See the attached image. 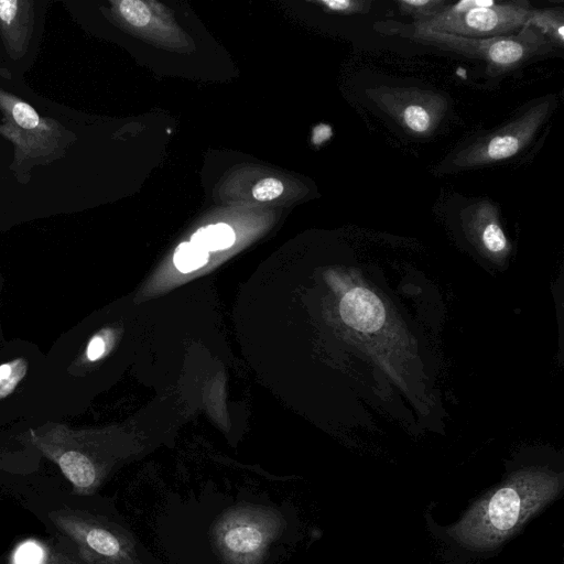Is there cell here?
<instances>
[{"instance_id":"cell-1","label":"cell","mask_w":564,"mask_h":564,"mask_svg":"<svg viewBox=\"0 0 564 564\" xmlns=\"http://www.w3.org/2000/svg\"><path fill=\"white\" fill-rule=\"evenodd\" d=\"M561 488L557 476L541 471H521L484 496L448 532L465 545L495 547L516 532Z\"/></svg>"},{"instance_id":"cell-14","label":"cell","mask_w":564,"mask_h":564,"mask_svg":"<svg viewBox=\"0 0 564 564\" xmlns=\"http://www.w3.org/2000/svg\"><path fill=\"white\" fill-rule=\"evenodd\" d=\"M11 564H77L58 550L36 541L25 542L17 549Z\"/></svg>"},{"instance_id":"cell-13","label":"cell","mask_w":564,"mask_h":564,"mask_svg":"<svg viewBox=\"0 0 564 564\" xmlns=\"http://www.w3.org/2000/svg\"><path fill=\"white\" fill-rule=\"evenodd\" d=\"M524 26H530L536 30L550 42V44L560 47L563 46L564 11L562 8H532Z\"/></svg>"},{"instance_id":"cell-12","label":"cell","mask_w":564,"mask_h":564,"mask_svg":"<svg viewBox=\"0 0 564 564\" xmlns=\"http://www.w3.org/2000/svg\"><path fill=\"white\" fill-rule=\"evenodd\" d=\"M464 223L482 246L492 253H501L507 249L508 241L499 224L496 205L481 200L469 205L463 210Z\"/></svg>"},{"instance_id":"cell-7","label":"cell","mask_w":564,"mask_h":564,"mask_svg":"<svg viewBox=\"0 0 564 564\" xmlns=\"http://www.w3.org/2000/svg\"><path fill=\"white\" fill-rule=\"evenodd\" d=\"M0 110L4 122L0 133L15 147V158H48L62 147L64 128L55 120L41 117L19 97L0 88Z\"/></svg>"},{"instance_id":"cell-4","label":"cell","mask_w":564,"mask_h":564,"mask_svg":"<svg viewBox=\"0 0 564 564\" xmlns=\"http://www.w3.org/2000/svg\"><path fill=\"white\" fill-rule=\"evenodd\" d=\"M282 527L281 516L272 509L238 507L218 519L214 539L226 564H261Z\"/></svg>"},{"instance_id":"cell-21","label":"cell","mask_w":564,"mask_h":564,"mask_svg":"<svg viewBox=\"0 0 564 564\" xmlns=\"http://www.w3.org/2000/svg\"><path fill=\"white\" fill-rule=\"evenodd\" d=\"M283 192L282 183L274 177H265L259 181L252 188V195L261 202L272 200Z\"/></svg>"},{"instance_id":"cell-20","label":"cell","mask_w":564,"mask_h":564,"mask_svg":"<svg viewBox=\"0 0 564 564\" xmlns=\"http://www.w3.org/2000/svg\"><path fill=\"white\" fill-rule=\"evenodd\" d=\"M327 10L351 14L367 13L371 9L372 2L369 0H330L322 1Z\"/></svg>"},{"instance_id":"cell-9","label":"cell","mask_w":564,"mask_h":564,"mask_svg":"<svg viewBox=\"0 0 564 564\" xmlns=\"http://www.w3.org/2000/svg\"><path fill=\"white\" fill-rule=\"evenodd\" d=\"M37 446L61 469L76 495H91L100 484L96 462L85 451L66 442L40 441Z\"/></svg>"},{"instance_id":"cell-6","label":"cell","mask_w":564,"mask_h":564,"mask_svg":"<svg viewBox=\"0 0 564 564\" xmlns=\"http://www.w3.org/2000/svg\"><path fill=\"white\" fill-rule=\"evenodd\" d=\"M552 102L543 100L491 133L478 138L453 158L457 169L479 167L514 156L534 138L550 115Z\"/></svg>"},{"instance_id":"cell-3","label":"cell","mask_w":564,"mask_h":564,"mask_svg":"<svg viewBox=\"0 0 564 564\" xmlns=\"http://www.w3.org/2000/svg\"><path fill=\"white\" fill-rule=\"evenodd\" d=\"M532 7L528 1L497 2L463 0L448 4L440 14L413 25L464 37L506 36L525 25Z\"/></svg>"},{"instance_id":"cell-15","label":"cell","mask_w":564,"mask_h":564,"mask_svg":"<svg viewBox=\"0 0 564 564\" xmlns=\"http://www.w3.org/2000/svg\"><path fill=\"white\" fill-rule=\"evenodd\" d=\"M236 236L227 224H215L199 228L191 238V242L205 251L223 250L231 247Z\"/></svg>"},{"instance_id":"cell-19","label":"cell","mask_w":564,"mask_h":564,"mask_svg":"<svg viewBox=\"0 0 564 564\" xmlns=\"http://www.w3.org/2000/svg\"><path fill=\"white\" fill-rule=\"evenodd\" d=\"M119 12L132 26H145L151 19L147 4L140 0H122L119 2Z\"/></svg>"},{"instance_id":"cell-2","label":"cell","mask_w":564,"mask_h":564,"mask_svg":"<svg viewBox=\"0 0 564 564\" xmlns=\"http://www.w3.org/2000/svg\"><path fill=\"white\" fill-rule=\"evenodd\" d=\"M373 29L382 34L404 37L479 59L494 73L512 69L533 56L552 50L550 42L530 26H523L517 34L495 37H464L393 20L377 22Z\"/></svg>"},{"instance_id":"cell-16","label":"cell","mask_w":564,"mask_h":564,"mask_svg":"<svg viewBox=\"0 0 564 564\" xmlns=\"http://www.w3.org/2000/svg\"><path fill=\"white\" fill-rule=\"evenodd\" d=\"M397 4L400 11L412 17L414 22H426L440 14L449 3L445 0H398Z\"/></svg>"},{"instance_id":"cell-17","label":"cell","mask_w":564,"mask_h":564,"mask_svg":"<svg viewBox=\"0 0 564 564\" xmlns=\"http://www.w3.org/2000/svg\"><path fill=\"white\" fill-rule=\"evenodd\" d=\"M28 368V361L24 358H15L0 365V400L14 392L25 377Z\"/></svg>"},{"instance_id":"cell-10","label":"cell","mask_w":564,"mask_h":564,"mask_svg":"<svg viewBox=\"0 0 564 564\" xmlns=\"http://www.w3.org/2000/svg\"><path fill=\"white\" fill-rule=\"evenodd\" d=\"M33 6L31 0H0V33L12 59H20L28 50L34 28Z\"/></svg>"},{"instance_id":"cell-11","label":"cell","mask_w":564,"mask_h":564,"mask_svg":"<svg viewBox=\"0 0 564 564\" xmlns=\"http://www.w3.org/2000/svg\"><path fill=\"white\" fill-rule=\"evenodd\" d=\"M339 312L348 326L360 332L379 329L386 318L383 304L369 290L356 288L341 299Z\"/></svg>"},{"instance_id":"cell-22","label":"cell","mask_w":564,"mask_h":564,"mask_svg":"<svg viewBox=\"0 0 564 564\" xmlns=\"http://www.w3.org/2000/svg\"><path fill=\"white\" fill-rule=\"evenodd\" d=\"M107 335V333H100L90 338L85 351L86 358L89 361H96L105 355L108 347Z\"/></svg>"},{"instance_id":"cell-8","label":"cell","mask_w":564,"mask_h":564,"mask_svg":"<svg viewBox=\"0 0 564 564\" xmlns=\"http://www.w3.org/2000/svg\"><path fill=\"white\" fill-rule=\"evenodd\" d=\"M366 93L378 108L404 130L417 135L432 133L448 108L445 96L415 87L380 86Z\"/></svg>"},{"instance_id":"cell-18","label":"cell","mask_w":564,"mask_h":564,"mask_svg":"<svg viewBox=\"0 0 564 564\" xmlns=\"http://www.w3.org/2000/svg\"><path fill=\"white\" fill-rule=\"evenodd\" d=\"M173 261L184 273L196 270L208 261V252L189 242H182L175 250Z\"/></svg>"},{"instance_id":"cell-5","label":"cell","mask_w":564,"mask_h":564,"mask_svg":"<svg viewBox=\"0 0 564 564\" xmlns=\"http://www.w3.org/2000/svg\"><path fill=\"white\" fill-rule=\"evenodd\" d=\"M53 524L76 545L80 557L90 564H130L131 546L126 536L99 518L63 508L48 513Z\"/></svg>"}]
</instances>
